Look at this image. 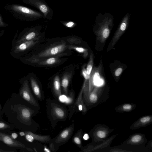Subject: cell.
<instances>
[{
  "mask_svg": "<svg viewBox=\"0 0 152 152\" xmlns=\"http://www.w3.org/2000/svg\"><path fill=\"white\" fill-rule=\"evenodd\" d=\"M20 135L21 136H24L25 135V133L23 132H20Z\"/></svg>",
  "mask_w": 152,
  "mask_h": 152,
  "instance_id": "836d02e7",
  "label": "cell"
},
{
  "mask_svg": "<svg viewBox=\"0 0 152 152\" xmlns=\"http://www.w3.org/2000/svg\"><path fill=\"white\" fill-rule=\"evenodd\" d=\"M51 111L52 116L56 119H63L66 116V113L65 110L55 103L52 104Z\"/></svg>",
  "mask_w": 152,
  "mask_h": 152,
  "instance_id": "9c48e42d",
  "label": "cell"
},
{
  "mask_svg": "<svg viewBox=\"0 0 152 152\" xmlns=\"http://www.w3.org/2000/svg\"><path fill=\"white\" fill-rule=\"evenodd\" d=\"M71 76V73H67L63 75L62 79L61 86L64 93L66 95H68V88Z\"/></svg>",
  "mask_w": 152,
  "mask_h": 152,
  "instance_id": "8fae6325",
  "label": "cell"
},
{
  "mask_svg": "<svg viewBox=\"0 0 152 152\" xmlns=\"http://www.w3.org/2000/svg\"><path fill=\"white\" fill-rule=\"evenodd\" d=\"M82 74L85 79L87 80L89 79L90 75L87 74L86 70L84 69L82 70Z\"/></svg>",
  "mask_w": 152,
  "mask_h": 152,
  "instance_id": "4316f807",
  "label": "cell"
},
{
  "mask_svg": "<svg viewBox=\"0 0 152 152\" xmlns=\"http://www.w3.org/2000/svg\"><path fill=\"white\" fill-rule=\"evenodd\" d=\"M9 127V126L5 123L0 122V129H4Z\"/></svg>",
  "mask_w": 152,
  "mask_h": 152,
  "instance_id": "f1b7e54d",
  "label": "cell"
},
{
  "mask_svg": "<svg viewBox=\"0 0 152 152\" xmlns=\"http://www.w3.org/2000/svg\"><path fill=\"white\" fill-rule=\"evenodd\" d=\"M142 138L141 136L139 135H136L133 136L131 139L132 142L136 143L140 142Z\"/></svg>",
  "mask_w": 152,
  "mask_h": 152,
  "instance_id": "d6986e66",
  "label": "cell"
},
{
  "mask_svg": "<svg viewBox=\"0 0 152 152\" xmlns=\"http://www.w3.org/2000/svg\"><path fill=\"white\" fill-rule=\"evenodd\" d=\"M7 26L8 25L4 21L2 16L0 13V28L5 27Z\"/></svg>",
  "mask_w": 152,
  "mask_h": 152,
  "instance_id": "cb8c5ba5",
  "label": "cell"
},
{
  "mask_svg": "<svg viewBox=\"0 0 152 152\" xmlns=\"http://www.w3.org/2000/svg\"><path fill=\"white\" fill-rule=\"evenodd\" d=\"M0 140L10 146L24 148L25 145L20 142L14 140L8 135L0 132Z\"/></svg>",
  "mask_w": 152,
  "mask_h": 152,
  "instance_id": "ba28073f",
  "label": "cell"
},
{
  "mask_svg": "<svg viewBox=\"0 0 152 152\" xmlns=\"http://www.w3.org/2000/svg\"><path fill=\"white\" fill-rule=\"evenodd\" d=\"M81 131H78L73 137V140L74 142L78 146H80L81 145Z\"/></svg>",
  "mask_w": 152,
  "mask_h": 152,
  "instance_id": "2e32d148",
  "label": "cell"
},
{
  "mask_svg": "<svg viewBox=\"0 0 152 152\" xmlns=\"http://www.w3.org/2000/svg\"><path fill=\"white\" fill-rule=\"evenodd\" d=\"M28 132L31 135L32 142L35 140L46 143L48 142L50 140V137L49 135H40L36 134L30 131H28Z\"/></svg>",
  "mask_w": 152,
  "mask_h": 152,
  "instance_id": "4fadbf2b",
  "label": "cell"
},
{
  "mask_svg": "<svg viewBox=\"0 0 152 152\" xmlns=\"http://www.w3.org/2000/svg\"><path fill=\"white\" fill-rule=\"evenodd\" d=\"M110 32V28H107L105 29L102 32L103 36L104 38H107L109 35Z\"/></svg>",
  "mask_w": 152,
  "mask_h": 152,
  "instance_id": "603a6c76",
  "label": "cell"
},
{
  "mask_svg": "<svg viewBox=\"0 0 152 152\" xmlns=\"http://www.w3.org/2000/svg\"><path fill=\"white\" fill-rule=\"evenodd\" d=\"M68 48L70 49H73L80 53H84L86 50L84 48L78 47L73 45H69L68 46Z\"/></svg>",
  "mask_w": 152,
  "mask_h": 152,
  "instance_id": "ac0fdd59",
  "label": "cell"
},
{
  "mask_svg": "<svg viewBox=\"0 0 152 152\" xmlns=\"http://www.w3.org/2000/svg\"><path fill=\"white\" fill-rule=\"evenodd\" d=\"M20 115L22 120L26 123L30 122L33 111L26 107H23L20 110Z\"/></svg>",
  "mask_w": 152,
  "mask_h": 152,
  "instance_id": "30bf717a",
  "label": "cell"
},
{
  "mask_svg": "<svg viewBox=\"0 0 152 152\" xmlns=\"http://www.w3.org/2000/svg\"><path fill=\"white\" fill-rule=\"evenodd\" d=\"M18 136V134L16 133H13L12 134L11 137L13 139H15Z\"/></svg>",
  "mask_w": 152,
  "mask_h": 152,
  "instance_id": "1f68e13d",
  "label": "cell"
},
{
  "mask_svg": "<svg viewBox=\"0 0 152 152\" xmlns=\"http://www.w3.org/2000/svg\"><path fill=\"white\" fill-rule=\"evenodd\" d=\"M97 136L101 138H103L106 136L105 132L102 131H98L97 133Z\"/></svg>",
  "mask_w": 152,
  "mask_h": 152,
  "instance_id": "d4e9b609",
  "label": "cell"
},
{
  "mask_svg": "<svg viewBox=\"0 0 152 152\" xmlns=\"http://www.w3.org/2000/svg\"><path fill=\"white\" fill-rule=\"evenodd\" d=\"M74 129V124L65 129L56 137L54 140L55 143L56 145H61L66 142L70 138Z\"/></svg>",
  "mask_w": 152,
  "mask_h": 152,
  "instance_id": "8992f818",
  "label": "cell"
},
{
  "mask_svg": "<svg viewBox=\"0 0 152 152\" xmlns=\"http://www.w3.org/2000/svg\"><path fill=\"white\" fill-rule=\"evenodd\" d=\"M68 97V99L67 101V103L68 104L72 103L74 100V93L72 91L69 93V95Z\"/></svg>",
  "mask_w": 152,
  "mask_h": 152,
  "instance_id": "7402d4cb",
  "label": "cell"
},
{
  "mask_svg": "<svg viewBox=\"0 0 152 152\" xmlns=\"http://www.w3.org/2000/svg\"><path fill=\"white\" fill-rule=\"evenodd\" d=\"M132 106L129 104H125L123 106V108L125 110H130Z\"/></svg>",
  "mask_w": 152,
  "mask_h": 152,
  "instance_id": "4dcf8cb0",
  "label": "cell"
},
{
  "mask_svg": "<svg viewBox=\"0 0 152 152\" xmlns=\"http://www.w3.org/2000/svg\"><path fill=\"white\" fill-rule=\"evenodd\" d=\"M89 137L88 135L87 134H85L83 137V139L85 140H88V139Z\"/></svg>",
  "mask_w": 152,
  "mask_h": 152,
  "instance_id": "d6a6232c",
  "label": "cell"
},
{
  "mask_svg": "<svg viewBox=\"0 0 152 152\" xmlns=\"http://www.w3.org/2000/svg\"><path fill=\"white\" fill-rule=\"evenodd\" d=\"M99 76L98 72L96 73L94 76V81L95 84H99L100 83H101V81H100Z\"/></svg>",
  "mask_w": 152,
  "mask_h": 152,
  "instance_id": "ffe728a7",
  "label": "cell"
},
{
  "mask_svg": "<svg viewBox=\"0 0 152 152\" xmlns=\"http://www.w3.org/2000/svg\"><path fill=\"white\" fill-rule=\"evenodd\" d=\"M92 68V66L91 64H89L88 65L86 68V71L87 74L89 75L91 72Z\"/></svg>",
  "mask_w": 152,
  "mask_h": 152,
  "instance_id": "83f0119b",
  "label": "cell"
},
{
  "mask_svg": "<svg viewBox=\"0 0 152 152\" xmlns=\"http://www.w3.org/2000/svg\"><path fill=\"white\" fill-rule=\"evenodd\" d=\"M61 85L59 77L56 76L53 80V88L54 93L56 96L58 97L61 95Z\"/></svg>",
  "mask_w": 152,
  "mask_h": 152,
  "instance_id": "5bb4252c",
  "label": "cell"
},
{
  "mask_svg": "<svg viewBox=\"0 0 152 152\" xmlns=\"http://www.w3.org/2000/svg\"><path fill=\"white\" fill-rule=\"evenodd\" d=\"M122 69L121 68H119L115 71V74L116 76H119L121 73Z\"/></svg>",
  "mask_w": 152,
  "mask_h": 152,
  "instance_id": "f546056e",
  "label": "cell"
},
{
  "mask_svg": "<svg viewBox=\"0 0 152 152\" xmlns=\"http://www.w3.org/2000/svg\"><path fill=\"white\" fill-rule=\"evenodd\" d=\"M39 38V37H37L32 40L23 42L17 44L14 48V52L19 53L29 49L38 42Z\"/></svg>",
  "mask_w": 152,
  "mask_h": 152,
  "instance_id": "52a82bcc",
  "label": "cell"
},
{
  "mask_svg": "<svg viewBox=\"0 0 152 152\" xmlns=\"http://www.w3.org/2000/svg\"><path fill=\"white\" fill-rule=\"evenodd\" d=\"M25 4H29L39 10L44 15V19L50 20L53 14V10L44 0H22Z\"/></svg>",
  "mask_w": 152,
  "mask_h": 152,
  "instance_id": "7a4b0ae2",
  "label": "cell"
},
{
  "mask_svg": "<svg viewBox=\"0 0 152 152\" xmlns=\"http://www.w3.org/2000/svg\"><path fill=\"white\" fill-rule=\"evenodd\" d=\"M30 82L33 91L37 98L42 99V96L39 86L35 79L32 77H30Z\"/></svg>",
  "mask_w": 152,
  "mask_h": 152,
  "instance_id": "7c38bea8",
  "label": "cell"
},
{
  "mask_svg": "<svg viewBox=\"0 0 152 152\" xmlns=\"http://www.w3.org/2000/svg\"><path fill=\"white\" fill-rule=\"evenodd\" d=\"M4 8L14 18L21 21H33L44 17L42 12L19 4H7Z\"/></svg>",
  "mask_w": 152,
  "mask_h": 152,
  "instance_id": "6da1fadb",
  "label": "cell"
},
{
  "mask_svg": "<svg viewBox=\"0 0 152 152\" xmlns=\"http://www.w3.org/2000/svg\"><path fill=\"white\" fill-rule=\"evenodd\" d=\"M60 22L65 26L68 28H73L77 25V23L73 21L61 20Z\"/></svg>",
  "mask_w": 152,
  "mask_h": 152,
  "instance_id": "e0dca14e",
  "label": "cell"
},
{
  "mask_svg": "<svg viewBox=\"0 0 152 152\" xmlns=\"http://www.w3.org/2000/svg\"><path fill=\"white\" fill-rule=\"evenodd\" d=\"M151 119V118L149 116H146L142 117L140 119V121L142 123H145L149 122Z\"/></svg>",
  "mask_w": 152,
  "mask_h": 152,
  "instance_id": "484cf974",
  "label": "cell"
},
{
  "mask_svg": "<svg viewBox=\"0 0 152 152\" xmlns=\"http://www.w3.org/2000/svg\"><path fill=\"white\" fill-rule=\"evenodd\" d=\"M58 61L57 58L52 57L40 61L39 64L42 65H52L56 63Z\"/></svg>",
  "mask_w": 152,
  "mask_h": 152,
  "instance_id": "9a60e30c",
  "label": "cell"
},
{
  "mask_svg": "<svg viewBox=\"0 0 152 152\" xmlns=\"http://www.w3.org/2000/svg\"><path fill=\"white\" fill-rule=\"evenodd\" d=\"M41 27L40 26H36L25 29L24 34L17 41L16 44L25 41L31 40L37 37L40 34V30Z\"/></svg>",
  "mask_w": 152,
  "mask_h": 152,
  "instance_id": "3957f363",
  "label": "cell"
},
{
  "mask_svg": "<svg viewBox=\"0 0 152 152\" xmlns=\"http://www.w3.org/2000/svg\"><path fill=\"white\" fill-rule=\"evenodd\" d=\"M66 48V43L62 42L50 47L40 52L37 56L40 58H45L55 56L63 51Z\"/></svg>",
  "mask_w": 152,
  "mask_h": 152,
  "instance_id": "277c9868",
  "label": "cell"
},
{
  "mask_svg": "<svg viewBox=\"0 0 152 152\" xmlns=\"http://www.w3.org/2000/svg\"><path fill=\"white\" fill-rule=\"evenodd\" d=\"M20 94L24 99L31 104L36 107L38 106L37 102L31 92L28 81L26 80L23 82L20 91Z\"/></svg>",
  "mask_w": 152,
  "mask_h": 152,
  "instance_id": "5b68a950",
  "label": "cell"
},
{
  "mask_svg": "<svg viewBox=\"0 0 152 152\" xmlns=\"http://www.w3.org/2000/svg\"><path fill=\"white\" fill-rule=\"evenodd\" d=\"M97 95L94 94H91L89 96V99L90 102L93 103H95L97 101Z\"/></svg>",
  "mask_w": 152,
  "mask_h": 152,
  "instance_id": "44dd1931",
  "label": "cell"
}]
</instances>
